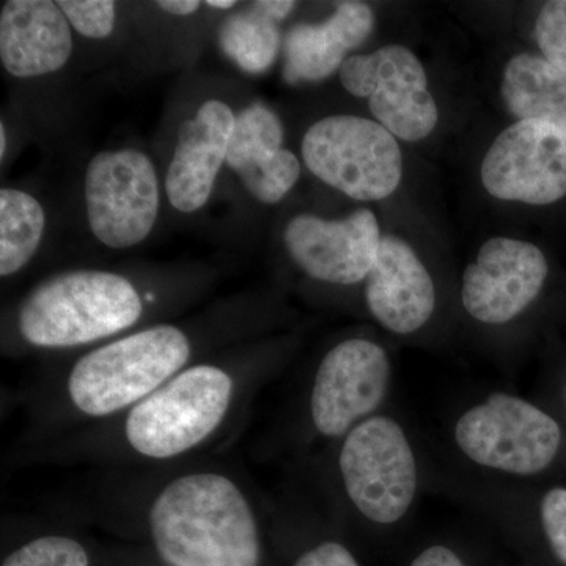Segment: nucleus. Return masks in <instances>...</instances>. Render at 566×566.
Listing matches in <instances>:
<instances>
[{"label":"nucleus","instance_id":"obj_3","mask_svg":"<svg viewBox=\"0 0 566 566\" xmlns=\"http://www.w3.org/2000/svg\"><path fill=\"white\" fill-rule=\"evenodd\" d=\"M453 464L469 474L542 482L566 464V427L556 412L509 390L465 403L446 424Z\"/></svg>","mask_w":566,"mask_h":566},{"label":"nucleus","instance_id":"obj_21","mask_svg":"<svg viewBox=\"0 0 566 566\" xmlns=\"http://www.w3.org/2000/svg\"><path fill=\"white\" fill-rule=\"evenodd\" d=\"M279 21L264 13L256 3L223 22L219 44L230 61L245 73H264L273 65L281 48Z\"/></svg>","mask_w":566,"mask_h":566},{"label":"nucleus","instance_id":"obj_12","mask_svg":"<svg viewBox=\"0 0 566 566\" xmlns=\"http://www.w3.org/2000/svg\"><path fill=\"white\" fill-rule=\"evenodd\" d=\"M483 186L495 199L551 205L566 196V132L520 120L499 134L482 163Z\"/></svg>","mask_w":566,"mask_h":566},{"label":"nucleus","instance_id":"obj_28","mask_svg":"<svg viewBox=\"0 0 566 566\" xmlns=\"http://www.w3.org/2000/svg\"><path fill=\"white\" fill-rule=\"evenodd\" d=\"M158 7L167 13L186 17V14L196 13L199 10L200 2H197V0H161V2H158Z\"/></svg>","mask_w":566,"mask_h":566},{"label":"nucleus","instance_id":"obj_24","mask_svg":"<svg viewBox=\"0 0 566 566\" xmlns=\"http://www.w3.org/2000/svg\"><path fill=\"white\" fill-rule=\"evenodd\" d=\"M70 24L88 39H106L115 24V3L111 0H61L57 2Z\"/></svg>","mask_w":566,"mask_h":566},{"label":"nucleus","instance_id":"obj_8","mask_svg":"<svg viewBox=\"0 0 566 566\" xmlns=\"http://www.w3.org/2000/svg\"><path fill=\"white\" fill-rule=\"evenodd\" d=\"M303 158L316 178L363 202L387 199L403 177V156L385 126L354 115H334L305 133Z\"/></svg>","mask_w":566,"mask_h":566},{"label":"nucleus","instance_id":"obj_15","mask_svg":"<svg viewBox=\"0 0 566 566\" xmlns=\"http://www.w3.org/2000/svg\"><path fill=\"white\" fill-rule=\"evenodd\" d=\"M234 120L226 103L211 99L196 117L182 123L166 177L167 197L178 211L200 210L210 199L216 177L227 163Z\"/></svg>","mask_w":566,"mask_h":566},{"label":"nucleus","instance_id":"obj_18","mask_svg":"<svg viewBox=\"0 0 566 566\" xmlns=\"http://www.w3.org/2000/svg\"><path fill=\"white\" fill-rule=\"evenodd\" d=\"M375 14L364 2L338 3L318 24H297L285 36V70L289 84L326 80L340 71L346 54L374 32Z\"/></svg>","mask_w":566,"mask_h":566},{"label":"nucleus","instance_id":"obj_5","mask_svg":"<svg viewBox=\"0 0 566 566\" xmlns=\"http://www.w3.org/2000/svg\"><path fill=\"white\" fill-rule=\"evenodd\" d=\"M192 356L188 335L158 324L84 354L65 382L70 408L92 420L125 415L169 382Z\"/></svg>","mask_w":566,"mask_h":566},{"label":"nucleus","instance_id":"obj_9","mask_svg":"<svg viewBox=\"0 0 566 566\" xmlns=\"http://www.w3.org/2000/svg\"><path fill=\"white\" fill-rule=\"evenodd\" d=\"M345 91L367 98L371 114L387 132L405 142L430 136L439 112L428 91L427 74L415 52L401 44L346 59L340 71Z\"/></svg>","mask_w":566,"mask_h":566},{"label":"nucleus","instance_id":"obj_16","mask_svg":"<svg viewBox=\"0 0 566 566\" xmlns=\"http://www.w3.org/2000/svg\"><path fill=\"white\" fill-rule=\"evenodd\" d=\"M282 144L283 126L273 111L253 104L237 115L227 164L260 202H281L300 178L296 155Z\"/></svg>","mask_w":566,"mask_h":566},{"label":"nucleus","instance_id":"obj_11","mask_svg":"<svg viewBox=\"0 0 566 566\" xmlns=\"http://www.w3.org/2000/svg\"><path fill=\"white\" fill-rule=\"evenodd\" d=\"M549 277L545 253L527 241L497 237L486 241L461 279V308L488 329H501L524 316Z\"/></svg>","mask_w":566,"mask_h":566},{"label":"nucleus","instance_id":"obj_19","mask_svg":"<svg viewBox=\"0 0 566 566\" xmlns=\"http://www.w3.org/2000/svg\"><path fill=\"white\" fill-rule=\"evenodd\" d=\"M502 98L520 120L547 122L566 132V73L535 54L510 59Z\"/></svg>","mask_w":566,"mask_h":566},{"label":"nucleus","instance_id":"obj_6","mask_svg":"<svg viewBox=\"0 0 566 566\" xmlns=\"http://www.w3.org/2000/svg\"><path fill=\"white\" fill-rule=\"evenodd\" d=\"M144 314L136 286L106 271H73L41 282L22 301L18 329L36 348H76L129 329Z\"/></svg>","mask_w":566,"mask_h":566},{"label":"nucleus","instance_id":"obj_10","mask_svg":"<svg viewBox=\"0 0 566 566\" xmlns=\"http://www.w3.org/2000/svg\"><path fill=\"white\" fill-rule=\"evenodd\" d=\"M85 203L93 234L112 249L139 244L159 211L155 167L144 153L104 151L88 164Z\"/></svg>","mask_w":566,"mask_h":566},{"label":"nucleus","instance_id":"obj_14","mask_svg":"<svg viewBox=\"0 0 566 566\" xmlns=\"http://www.w3.org/2000/svg\"><path fill=\"white\" fill-rule=\"evenodd\" d=\"M364 283L368 312L387 333L409 337L433 322L438 308L433 275L401 238L382 237Z\"/></svg>","mask_w":566,"mask_h":566},{"label":"nucleus","instance_id":"obj_1","mask_svg":"<svg viewBox=\"0 0 566 566\" xmlns=\"http://www.w3.org/2000/svg\"><path fill=\"white\" fill-rule=\"evenodd\" d=\"M251 497L232 476L186 472L166 483L147 512L153 546L169 566H260L262 531Z\"/></svg>","mask_w":566,"mask_h":566},{"label":"nucleus","instance_id":"obj_26","mask_svg":"<svg viewBox=\"0 0 566 566\" xmlns=\"http://www.w3.org/2000/svg\"><path fill=\"white\" fill-rule=\"evenodd\" d=\"M409 566H468L464 558L452 546L434 543L423 547Z\"/></svg>","mask_w":566,"mask_h":566},{"label":"nucleus","instance_id":"obj_29","mask_svg":"<svg viewBox=\"0 0 566 566\" xmlns=\"http://www.w3.org/2000/svg\"><path fill=\"white\" fill-rule=\"evenodd\" d=\"M553 411L556 412L558 419H560L566 427V378L564 382L558 386V405L557 409H553Z\"/></svg>","mask_w":566,"mask_h":566},{"label":"nucleus","instance_id":"obj_27","mask_svg":"<svg viewBox=\"0 0 566 566\" xmlns=\"http://www.w3.org/2000/svg\"><path fill=\"white\" fill-rule=\"evenodd\" d=\"M255 3L264 13L270 14L271 18L279 22L285 20L292 13L294 7H296V3L290 2V0H260V2Z\"/></svg>","mask_w":566,"mask_h":566},{"label":"nucleus","instance_id":"obj_22","mask_svg":"<svg viewBox=\"0 0 566 566\" xmlns=\"http://www.w3.org/2000/svg\"><path fill=\"white\" fill-rule=\"evenodd\" d=\"M2 566H91V556L71 536L43 535L10 553Z\"/></svg>","mask_w":566,"mask_h":566},{"label":"nucleus","instance_id":"obj_25","mask_svg":"<svg viewBox=\"0 0 566 566\" xmlns=\"http://www.w3.org/2000/svg\"><path fill=\"white\" fill-rule=\"evenodd\" d=\"M293 566H360L348 546L335 538H323L307 547Z\"/></svg>","mask_w":566,"mask_h":566},{"label":"nucleus","instance_id":"obj_7","mask_svg":"<svg viewBox=\"0 0 566 566\" xmlns=\"http://www.w3.org/2000/svg\"><path fill=\"white\" fill-rule=\"evenodd\" d=\"M394 364L370 337L338 342L316 365L304 405V439L333 446L353 428L389 408Z\"/></svg>","mask_w":566,"mask_h":566},{"label":"nucleus","instance_id":"obj_31","mask_svg":"<svg viewBox=\"0 0 566 566\" xmlns=\"http://www.w3.org/2000/svg\"><path fill=\"white\" fill-rule=\"evenodd\" d=\"M7 133L6 128H3V125L0 126V156H6V148H7V139H6Z\"/></svg>","mask_w":566,"mask_h":566},{"label":"nucleus","instance_id":"obj_20","mask_svg":"<svg viewBox=\"0 0 566 566\" xmlns=\"http://www.w3.org/2000/svg\"><path fill=\"white\" fill-rule=\"evenodd\" d=\"M43 208L39 200L17 189L0 191V274L18 273L39 249L43 237Z\"/></svg>","mask_w":566,"mask_h":566},{"label":"nucleus","instance_id":"obj_4","mask_svg":"<svg viewBox=\"0 0 566 566\" xmlns=\"http://www.w3.org/2000/svg\"><path fill=\"white\" fill-rule=\"evenodd\" d=\"M240 394L241 386L226 368L191 365L122 415L123 444L150 461L196 452L221 433Z\"/></svg>","mask_w":566,"mask_h":566},{"label":"nucleus","instance_id":"obj_2","mask_svg":"<svg viewBox=\"0 0 566 566\" xmlns=\"http://www.w3.org/2000/svg\"><path fill=\"white\" fill-rule=\"evenodd\" d=\"M329 449L327 474L342 515L375 531L403 526L415 515L430 458L400 416L387 408Z\"/></svg>","mask_w":566,"mask_h":566},{"label":"nucleus","instance_id":"obj_17","mask_svg":"<svg viewBox=\"0 0 566 566\" xmlns=\"http://www.w3.org/2000/svg\"><path fill=\"white\" fill-rule=\"evenodd\" d=\"M73 51L70 22L51 0H10L0 13V61L17 77L54 73Z\"/></svg>","mask_w":566,"mask_h":566},{"label":"nucleus","instance_id":"obj_23","mask_svg":"<svg viewBox=\"0 0 566 566\" xmlns=\"http://www.w3.org/2000/svg\"><path fill=\"white\" fill-rule=\"evenodd\" d=\"M535 39L543 57L566 73V0L543 7L536 18Z\"/></svg>","mask_w":566,"mask_h":566},{"label":"nucleus","instance_id":"obj_30","mask_svg":"<svg viewBox=\"0 0 566 566\" xmlns=\"http://www.w3.org/2000/svg\"><path fill=\"white\" fill-rule=\"evenodd\" d=\"M207 6L211 9L227 10L233 9L237 2H233V0H208Z\"/></svg>","mask_w":566,"mask_h":566},{"label":"nucleus","instance_id":"obj_13","mask_svg":"<svg viewBox=\"0 0 566 566\" xmlns=\"http://www.w3.org/2000/svg\"><path fill=\"white\" fill-rule=\"evenodd\" d=\"M286 251L314 281L353 286L365 282L374 268L382 237L370 210H357L340 221L301 214L290 221Z\"/></svg>","mask_w":566,"mask_h":566}]
</instances>
